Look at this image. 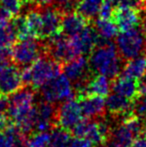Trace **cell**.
<instances>
[{
  "mask_svg": "<svg viewBox=\"0 0 146 147\" xmlns=\"http://www.w3.org/2000/svg\"><path fill=\"white\" fill-rule=\"evenodd\" d=\"M122 58L110 40L102 38L89 55V64L94 72L114 79L122 69Z\"/></svg>",
  "mask_w": 146,
  "mask_h": 147,
  "instance_id": "1",
  "label": "cell"
},
{
  "mask_svg": "<svg viewBox=\"0 0 146 147\" xmlns=\"http://www.w3.org/2000/svg\"><path fill=\"white\" fill-rule=\"evenodd\" d=\"M31 73L30 86L33 90L39 89L46 82L50 81L54 77L61 73V64L42 51L35 61L29 65Z\"/></svg>",
  "mask_w": 146,
  "mask_h": 147,
  "instance_id": "2",
  "label": "cell"
},
{
  "mask_svg": "<svg viewBox=\"0 0 146 147\" xmlns=\"http://www.w3.org/2000/svg\"><path fill=\"white\" fill-rule=\"evenodd\" d=\"M146 37L143 29L138 27L121 31L116 39V48L123 60H129L140 55L145 48Z\"/></svg>",
  "mask_w": 146,
  "mask_h": 147,
  "instance_id": "3",
  "label": "cell"
},
{
  "mask_svg": "<svg viewBox=\"0 0 146 147\" xmlns=\"http://www.w3.org/2000/svg\"><path fill=\"white\" fill-rule=\"evenodd\" d=\"M43 46L35 38L18 39L11 47V60L17 66H29L42 53Z\"/></svg>",
  "mask_w": 146,
  "mask_h": 147,
  "instance_id": "4",
  "label": "cell"
},
{
  "mask_svg": "<svg viewBox=\"0 0 146 147\" xmlns=\"http://www.w3.org/2000/svg\"><path fill=\"white\" fill-rule=\"evenodd\" d=\"M43 99L47 102L55 103L61 100H68L73 97L71 81L64 75L59 74L39 88Z\"/></svg>",
  "mask_w": 146,
  "mask_h": 147,
  "instance_id": "5",
  "label": "cell"
},
{
  "mask_svg": "<svg viewBox=\"0 0 146 147\" xmlns=\"http://www.w3.org/2000/svg\"><path fill=\"white\" fill-rule=\"evenodd\" d=\"M61 70L71 82L77 85V91L86 85L90 77L89 61L87 56L79 55L61 65Z\"/></svg>",
  "mask_w": 146,
  "mask_h": 147,
  "instance_id": "6",
  "label": "cell"
},
{
  "mask_svg": "<svg viewBox=\"0 0 146 147\" xmlns=\"http://www.w3.org/2000/svg\"><path fill=\"white\" fill-rule=\"evenodd\" d=\"M48 39L49 41L47 44L43 46V51L59 64L62 65L77 56L72 48L69 37L59 33Z\"/></svg>",
  "mask_w": 146,
  "mask_h": 147,
  "instance_id": "7",
  "label": "cell"
},
{
  "mask_svg": "<svg viewBox=\"0 0 146 147\" xmlns=\"http://www.w3.org/2000/svg\"><path fill=\"white\" fill-rule=\"evenodd\" d=\"M83 119L81 107L77 99L65 100L59 108H57L56 122L57 125L71 131Z\"/></svg>",
  "mask_w": 146,
  "mask_h": 147,
  "instance_id": "8",
  "label": "cell"
},
{
  "mask_svg": "<svg viewBox=\"0 0 146 147\" xmlns=\"http://www.w3.org/2000/svg\"><path fill=\"white\" fill-rule=\"evenodd\" d=\"M90 25L84 28L78 34L69 37L72 48L77 56L79 55L89 56L98 43L100 35L97 33L95 27H91Z\"/></svg>",
  "mask_w": 146,
  "mask_h": 147,
  "instance_id": "9",
  "label": "cell"
},
{
  "mask_svg": "<svg viewBox=\"0 0 146 147\" xmlns=\"http://www.w3.org/2000/svg\"><path fill=\"white\" fill-rule=\"evenodd\" d=\"M24 86L19 66L9 65L0 70V96L13 94Z\"/></svg>",
  "mask_w": 146,
  "mask_h": 147,
  "instance_id": "10",
  "label": "cell"
},
{
  "mask_svg": "<svg viewBox=\"0 0 146 147\" xmlns=\"http://www.w3.org/2000/svg\"><path fill=\"white\" fill-rule=\"evenodd\" d=\"M40 13L42 20L40 39L50 38L61 33V22L63 14L56 7L46 6L44 9H40Z\"/></svg>",
  "mask_w": 146,
  "mask_h": 147,
  "instance_id": "11",
  "label": "cell"
},
{
  "mask_svg": "<svg viewBox=\"0 0 146 147\" xmlns=\"http://www.w3.org/2000/svg\"><path fill=\"white\" fill-rule=\"evenodd\" d=\"M112 20L120 31H126L139 27L141 22L140 10L128 6H118L115 7Z\"/></svg>",
  "mask_w": 146,
  "mask_h": 147,
  "instance_id": "12",
  "label": "cell"
},
{
  "mask_svg": "<svg viewBox=\"0 0 146 147\" xmlns=\"http://www.w3.org/2000/svg\"><path fill=\"white\" fill-rule=\"evenodd\" d=\"M139 88H140L139 79L125 76L123 74L112 79L111 83V89L113 92L126 97L132 101H135L139 97Z\"/></svg>",
  "mask_w": 146,
  "mask_h": 147,
  "instance_id": "13",
  "label": "cell"
},
{
  "mask_svg": "<svg viewBox=\"0 0 146 147\" xmlns=\"http://www.w3.org/2000/svg\"><path fill=\"white\" fill-rule=\"evenodd\" d=\"M77 100L85 118H99L105 112V100L99 95H78Z\"/></svg>",
  "mask_w": 146,
  "mask_h": 147,
  "instance_id": "14",
  "label": "cell"
},
{
  "mask_svg": "<svg viewBox=\"0 0 146 147\" xmlns=\"http://www.w3.org/2000/svg\"><path fill=\"white\" fill-rule=\"evenodd\" d=\"M91 24V21L86 19L77 11L70 12L62 16L61 33L67 37H72L80 33L84 28Z\"/></svg>",
  "mask_w": 146,
  "mask_h": 147,
  "instance_id": "15",
  "label": "cell"
},
{
  "mask_svg": "<svg viewBox=\"0 0 146 147\" xmlns=\"http://www.w3.org/2000/svg\"><path fill=\"white\" fill-rule=\"evenodd\" d=\"M105 106L112 115L122 116L123 118L133 114L134 112V101L121 96L117 93L108 94L105 101Z\"/></svg>",
  "mask_w": 146,
  "mask_h": 147,
  "instance_id": "16",
  "label": "cell"
},
{
  "mask_svg": "<svg viewBox=\"0 0 146 147\" xmlns=\"http://www.w3.org/2000/svg\"><path fill=\"white\" fill-rule=\"evenodd\" d=\"M111 89V83L106 76L98 74L91 77L82 89L77 91L78 95H99L105 97L108 96Z\"/></svg>",
  "mask_w": 146,
  "mask_h": 147,
  "instance_id": "17",
  "label": "cell"
},
{
  "mask_svg": "<svg viewBox=\"0 0 146 147\" xmlns=\"http://www.w3.org/2000/svg\"><path fill=\"white\" fill-rule=\"evenodd\" d=\"M110 138V141L120 147H131L137 139L136 135L123 121L116 128L111 129Z\"/></svg>",
  "mask_w": 146,
  "mask_h": 147,
  "instance_id": "18",
  "label": "cell"
},
{
  "mask_svg": "<svg viewBox=\"0 0 146 147\" xmlns=\"http://www.w3.org/2000/svg\"><path fill=\"white\" fill-rule=\"evenodd\" d=\"M122 74L136 79L144 77L146 75V55H138L134 58L127 60L125 65H123Z\"/></svg>",
  "mask_w": 146,
  "mask_h": 147,
  "instance_id": "19",
  "label": "cell"
},
{
  "mask_svg": "<svg viewBox=\"0 0 146 147\" xmlns=\"http://www.w3.org/2000/svg\"><path fill=\"white\" fill-rule=\"evenodd\" d=\"M102 3L103 0H79L76 11L89 21H92L98 16Z\"/></svg>",
  "mask_w": 146,
  "mask_h": 147,
  "instance_id": "20",
  "label": "cell"
},
{
  "mask_svg": "<svg viewBox=\"0 0 146 147\" xmlns=\"http://www.w3.org/2000/svg\"><path fill=\"white\" fill-rule=\"evenodd\" d=\"M70 141V131L56 125L51 129L48 147H69Z\"/></svg>",
  "mask_w": 146,
  "mask_h": 147,
  "instance_id": "21",
  "label": "cell"
},
{
  "mask_svg": "<svg viewBox=\"0 0 146 147\" xmlns=\"http://www.w3.org/2000/svg\"><path fill=\"white\" fill-rule=\"evenodd\" d=\"M95 29L97 33L104 39L111 40L118 33V27L112 19H101L98 18L95 22Z\"/></svg>",
  "mask_w": 146,
  "mask_h": 147,
  "instance_id": "22",
  "label": "cell"
},
{
  "mask_svg": "<svg viewBox=\"0 0 146 147\" xmlns=\"http://www.w3.org/2000/svg\"><path fill=\"white\" fill-rule=\"evenodd\" d=\"M27 25L29 31L33 38L40 39L41 36V26H42V20H41L40 9H33L28 11L25 15Z\"/></svg>",
  "mask_w": 146,
  "mask_h": 147,
  "instance_id": "23",
  "label": "cell"
},
{
  "mask_svg": "<svg viewBox=\"0 0 146 147\" xmlns=\"http://www.w3.org/2000/svg\"><path fill=\"white\" fill-rule=\"evenodd\" d=\"M17 34L12 24V20L8 25L0 27V46L1 47L11 48L12 45L17 41Z\"/></svg>",
  "mask_w": 146,
  "mask_h": 147,
  "instance_id": "24",
  "label": "cell"
},
{
  "mask_svg": "<svg viewBox=\"0 0 146 147\" xmlns=\"http://www.w3.org/2000/svg\"><path fill=\"white\" fill-rule=\"evenodd\" d=\"M20 130L13 122L3 131H0V147H15V139Z\"/></svg>",
  "mask_w": 146,
  "mask_h": 147,
  "instance_id": "25",
  "label": "cell"
},
{
  "mask_svg": "<svg viewBox=\"0 0 146 147\" xmlns=\"http://www.w3.org/2000/svg\"><path fill=\"white\" fill-rule=\"evenodd\" d=\"M12 24H13L14 28H15L18 39L33 38L29 31V28H28L25 16L17 15V16H15V17H13L12 18Z\"/></svg>",
  "mask_w": 146,
  "mask_h": 147,
  "instance_id": "26",
  "label": "cell"
},
{
  "mask_svg": "<svg viewBox=\"0 0 146 147\" xmlns=\"http://www.w3.org/2000/svg\"><path fill=\"white\" fill-rule=\"evenodd\" d=\"M50 134L47 132H37L28 138L27 147H48Z\"/></svg>",
  "mask_w": 146,
  "mask_h": 147,
  "instance_id": "27",
  "label": "cell"
},
{
  "mask_svg": "<svg viewBox=\"0 0 146 147\" xmlns=\"http://www.w3.org/2000/svg\"><path fill=\"white\" fill-rule=\"evenodd\" d=\"M79 0H57L55 2V7L64 15V14L70 13L76 11Z\"/></svg>",
  "mask_w": 146,
  "mask_h": 147,
  "instance_id": "28",
  "label": "cell"
},
{
  "mask_svg": "<svg viewBox=\"0 0 146 147\" xmlns=\"http://www.w3.org/2000/svg\"><path fill=\"white\" fill-rule=\"evenodd\" d=\"M21 5L22 4L19 0H0V6L9 12L13 17L19 15Z\"/></svg>",
  "mask_w": 146,
  "mask_h": 147,
  "instance_id": "29",
  "label": "cell"
},
{
  "mask_svg": "<svg viewBox=\"0 0 146 147\" xmlns=\"http://www.w3.org/2000/svg\"><path fill=\"white\" fill-rule=\"evenodd\" d=\"M115 9V4L113 0H103L101 7H100L98 18L101 19H112L113 12Z\"/></svg>",
  "mask_w": 146,
  "mask_h": 147,
  "instance_id": "30",
  "label": "cell"
},
{
  "mask_svg": "<svg viewBox=\"0 0 146 147\" xmlns=\"http://www.w3.org/2000/svg\"><path fill=\"white\" fill-rule=\"evenodd\" d=\"M11 60V48L0 46V70L9 64Z\"/></svg>",
  "mask_w": 146,
  "mask_h": 147,
  "instance_id": "31",
  "label": "cell"
},
{
  "mask_svg": "<svg viewBox=\"0 0 146 147\" xmlns=\"http://www.w3.org/2000/svg\"><path fill=\"white\" fill-rule=\"evenodd\" d=\"M94 144L83 137H75L71 139L69 147H93Z\"/></svg>",
  "mask_w": 146,
  "mask_h": 147,
  "instance_id": "32",
  "label": "cell"
},
{
  "mask_svg": "<svg viewBox=\"0 0 146 147\" xmlns=\"http://www.w3.org/2000/svg\"><path fill=\"white\" fill-rule=\"evenodd\" d=\"M8 103L7 96H0V118L7 114Z\"/></svg>",
  "mask_w": 146,
  "mask_h": 147,
  "instance_id": "33",
  "label": "cell"
},
{
  "mask_svg": "<svg viewBox=\"0 0 146 147\" xmlns=\"http://www.w3.org/2000/svg\"><path fill=\"white\" fill-rule=\"evenodd\" d=\"M57 0H34L36 2L37 6L39 7H46V6H50L52 3H55Z\"/></svg>",
  "mask_w": 146,
  "mask_h": 147,
  "instance_id": "34",
  "label": "cell"
},
{
  "mask_svg": "<svg viewBox=\"0 0 146 147\" xmlns=\"http://www.w3.org/2000/svg\"><path fill=\"white\" fill-rule=\"evenodd\" d=\"M104 147H120V146H118L117 144H115L114 142H112V141H109L107 144H104Z\"/></svg>",
  "mask_w": 146,
  "mask_h": 147,
  "instance_id": "35",
  "label": "cell"
},
{
  "mask_svg": "<svg viewBox=\"0 0 146 147\" xmlns=\"http://www.w3.org/2000/svg\"><path fill=\"white\" fill-rule=\"evenodd\" d=\"M20 2H21V4H24V5H26V4H30V3H33L34 0H19Z\"/></svg>",
  "mask_w": 146,
  "mask_h": 147,
  "instance_id": "36",
  "label": "cell"
},
{
  "mask_svg": "<svg viewBox=\"0 0 146 147\" xmlns=\"http://www.w3.org/2000/svg\"><path fill=\"white\" fill-rule=\"evenodd\" d=\"M143 31H144V34H145V37H146V25H144V28H143Z\"/></svg>",
  "mask_w": 146,
  "mask_h": 147,
  "instance_id": "37",
  "label": "cell"
},
{
  "mask_svg": "<svg viewBox=\"0 0 146 147\" xmlns=\"http://www.w3.org/2000/svg\"><path fill=\"white\" fill-rule=\"evenodd\" d=\"M144 135L146 136V126H145V132H144Z\"/></svg>",
  "mask_w": 146,
  "mask_h": 147,
  "instance_id": "38",
  "label": "cell"
},
{
  "mask_svg": "<svg viewBox=\"0 0 146 147\" xmlns=\"http://www.w3.org/2000/svg\"><path fill=\"white\" fill-rule=\"evenodd\" d=\"M145 11H146V9H145ZM145 25H146V15H145Z\"/></svg>",
  "mask_w": 146,
  "mask_h": 147,
  "instance_id": "39",
  "label": "cell"
}]
</instances>
